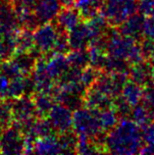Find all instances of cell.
Masks as SVG:
<instances>
[{"instance_id": "6da1fadb", "label": "cell", "mask_w": 154, "mask_h": 155, "mask_svg": "<svg viewBox=\"0 0 154 155\" xmlns=\"http://www.w3.org/2000/svg\"><path fill=\"white\" fill-rule=\"evenodd\" d=\"M143 132L140 127L129 118H123L103 141L104 152L112 154L133 155L139 153L143 147Z\"/></svg>"}, {"instance_id": "7a4b0ae2", "label": "cell", "mask_w": 154, "mask_h": 155, "mask_svg": "<svg viewBox=\"0 0 154 155\" xmlns=\"http://www.w3.org/2000/svg\"><path fill=\"white\" fill-rule=\"evenodd\" d=\"M106 52L108 55L128 62L129 66L143 62L146 59L139 40L119 31L113 32L106 38Z\"/></svg>"}, {"instance_id": "3957f363", "label": "cell", "mask_w": 154, "mask_h": 155, "mask_svg": "<svg viewBox=\"0 0 154 155\" xmlns=\"http://www.w3.org/2000/svg\"><path fill=\"white\" fill-rule=\"evenodd\" d=\"M72 130L78 138L98 140L102 132L97 118V111L87 107H80L73 113Z\"/></svg>"}, {"instance_id": "277c9868", "label": "cell", "mask_w": 154, "mask_h": 155, "mask_svg": "<svg viewBox=\"0 0 154 155\" xmlns=\"http://www.w3.org/2000/svg\"><path fill=\"white\" fill-rule=\"evenodd\" d=\"M139 0H104L100 14L113 28H118L139 11Z\"/></svg>"}, {"instance_id": "5b68a950", "label": "cell", "mask_w": 154, "mask_h": 155, "mask_svg": "<svg viewBox=\"0 0 154 155\" xmlns=\"http://www.w3.org/2000/svg\"><path fill=\"white\" fill-rule=\"evenodd\" d=\"M60 32L61 31L57 25L51 24V22L39 25L34 32V50L43 55L52 53Z\"/></svg>"}, {"instance_id": "8992f818", "label": "cell", "mask_w": 154, "mask_h": 155, "mask_svg": "<svg viewBox=\"0 0 154 155\" xmlns=\"http://www.w3.org/2000/svg\"><path fill=\"white\" fill-rule=\"evenodd\" d=\"M0 153H24V134L16 124L10 125L0 132Z\"/></svg>"}, {"instance_id": "52a82bcc", "label": "cell", "mask_w": 154, "mask_h": 155, "mask_svg": "<svg viewBox=\"0 0 154 155\" xmlns=\"http://www.w3.org/2000/svg\"><path fill=\"white\" fill-rule=\"evenodd\" d=\"M51 127L58 134H66L73 128V113L71 108L62 103H54L47 115Z\"/></svg>"}, {"instance_id": "ba28073f", "label": "cell", "mask_w": 154, "mask_h": 155, "mask_svg": "<svg viewBox=\"0 0 154 155\" xmlns=\"http://www.w3.org/2000/svg\"><path fill=\"white\" fill-rule=\"evenodd\" d=\"M11 108L13 114V121L21 125L34 119L36 111L34 100L29 95H23L16 99L11 100Z\"/></svg>"}, {"instance_id": "9c48e42d", "label": "cell", "mask_w": 154, "mask_h": 155, "mask_svg": "<svg viewBox=\"0 0 154 155\" xmlns=\"http://www.w3.org/2000/svg\"><path fill=\"white\" fill-rule=\"evenodd\" d=\"M62 8L60 0H36L32 10L38 24L41 25L56 20Z\"/></svg>"}, {"instance_id": "30bf717a", "label": "cell", "mask_w": 154, "mask_h": 155, "mask_svg": "<svg viewBox=\"0 0 154 155\" xmlns=\"http://www.w3.org/2000/svg\"><path fill=\"white\" fill-rule=\"evenodd\" d=\"M114 100L115 99H113L112 97L96 88L94 85L88 87L84 94V107L91 110H101L112 107L114 104Z\"/></svg>"}, {"instance_id": "8fae6325", "label": "cell", "mask_w": 154, "mask_h": 155, "mask_svg": "<svg viewBox=\"0 0 154 155\" xmlns=\"http://www.w3.org/2000/svg\"><path fill=\"white\" fill-rule=\"evenodd\" d=\"M34 153L38 154H61L66 153L61 136H49L39 137L36 140L34 147Z\"/></svg>"}, {"instance_id": "7c38bea8", "label": "cell", "mask_w": 154, "mask_h": 155, "mask_svg": "<svg viewBox=\"0 0 154 155\" xmlns=\"http://www.w3.org/2000/svg\"><path fill=\"white\" fill-rule=\"evenodd\" d=\"M70 68L66 54L53 52L50 57L46 58V73L54 81L61 80Z\"/></svg>"}, {"instance_id": "4fadbf2b", "label": "cell", "mask_w": 154, "mask_h": 155, "mask_svg": "<svg viewBox=\"0 0 154 155\" xmlns=\"http://www.w3.org/2000/svg\"><path fill=\"white\" fill-rule=\"evenodd\" d=\"M56 25L59 28L60 31L65 32H70L72 30L84 21L80 12L74 6L63 7L60 11L57 18H56Z\"/></svg>"}, {"instance_id": "5bb4252c", "label": "cell", "mask_w": 154, "mask_h": 155, "mask_svg": "<svg viewBox=\"0 0 154 155\" xmlns=\"http://www.w3.org/2000/svg\"><path fill=\"white\" fill-rule=\"evenodd\" d=\"M68 39L71 49H86L92 40L87 22H82L68 32Z\"/></svg>"}, {"instance_id": "9a60e30c", "label": "cell", "mask_w": 154, "mask_h": 155, "mask_svg": "<svg viewBox=\"0 0 154 155\" xmlns=\"http://www.w3.org/2000/svg\"><path fill=\"white\" fill-rule=\"evenodd\" d=\"M143 22L144 15L141 13H136L132 15L129 19L118 27V31L120 34L131 36L136 39H139L143 36Z\"/></svg>"}, {"instance_id": "2e32d148", "label": "cell", "mask_w": 154, "mask_h": 155, "mask_svg": "<svg viewBox=\"0 0 154 155\" xmlns=\"http://www.w3.org/2000/svg\"><path fill=\"white\" fill-rule=\"evenodd\" d=\"M143 91L144 88L143 85L129 80L124 84L120 96L133 108L136 105L139 104L140 101L143 100Z\"/></svg>"}, {"instance_id": "e0dca14e", "label": "cell", "mask_w": 154, "mask_h": 155, "mask_svg": "<svg viewBox=\"0 0 154 155\" xmlns=\"http://www.w3.org/2000/svg\"><path fill=\"white\" fill-rule=\"evenodd\" d=\"M15 10L18 23L21 28L32 31L39 26L31 7L23 5V4H15Z\"/></svg>"}, {"instance_id": "ac0fdd59", "label": "cell", "mask_w": 154, "mask_h": 155, "mask_svg": "<svg viewBox=\"0 0 154 155\" xmlns=\"http://www.w3.org/2000/svg\"><path fill=\"white\" fill-rule=\"evenodd\" d=\"M103 2L104 0H75L74 7L78 9L84 21H87L100 13Z\"/></svg>"}, {"instance_id": "d6986e66", "label": "cell", "mask_w": 154, "mask_h": 155, "mask_svg": "<svg viewBox=\"0 0 154 155\" xmlns=\"http://www.w3.org/2000/svg\"><path fill=\"white\" fill-rule=\"evenodd\" d=\"M34 100L36 116L38 117H47L52 106L54 105L55 100L51 93L45 92H34L31 96Z\"/></svg>"}, {"instance_id": "ffe728a7", "label": "cell", "mask_w": 154, "mask_h": 155, "mask_svg": "<svg viewBox=\"0 0 154 155\" xmlns=\"http://www.w3.org/2000/svg\"><path fill=\"white\" fill-rule=\"evenodd\" d=\"M129 71L131 80L143 87L147 85L148 81H151V68L145 61L133 65Z\"/></svg>"}, {"instance_id": "44dd1931", "label": "cell", "mask_w": 154, "mask_h": 155, "mask_svg": "<svg viewBox=\"0 0 154 155\" xmlns=\"http://www.w3.org/2000/svg\"><path fill=\"white\" fill-rule=\"evenodd\" d=\"M97 111V118H98L101 130L103 133H108L115 127L118 120V112L113 107H108L101 110H96Z\"/></svg>"}, {"instance_id": "7402d4cb", "label": "cell", "mask_w": 154, "mask_h": 155, "mask_svg": "<svg viewBox=\"0 0 154 155\" xmlns=\"http://www.w3.org/2000/svg\"><path fill=\"white\" fill-rule=\"evenodd\" d=\"M131 116V119L140 128H144L154 120V113L145 104L140 103L133 107Z\"/></svg>"}, {"instance_id": "603a6c76", "label": "cell", "mask_w": 154, "mask_h": 155, "mask_svg": "<svg viewBox=\"0 0 154 155\" xmlns=\"http://www.w3.org/2000/svg\"><path fill=\"white\" fill-rule=\"evenodd\" d=\"M34 50V32L29 28H22L17 35V45H16V53L32 52Z\"/></svg>"}, {"instance_id": "cb8c5ba5", "label": "cell", "mask_w": 154, "mask_h": 155, "mask_svg": "<svg viewBox=\"0 0 154 155\" xmlns=\"http://www.w3.org/2000/svg\"><path fill=\"white\" fill-rule=\"evenodd\" d=\"M66 56L71 68L84 69L90 65L88 52L86 49H72V51L67 53Z\"/></svg>"}, {"instance_id": "d4e9b609", "label": "cell", "mask_w": 154, "mask_h": 155, "mask_svg": "<svg viewBox=\"0 0 154 155\" xmlns=\"http://www.w3.org/2000/svg\"><path fill=\"white\" fill-rule=\"evenodd\" d=\"M100 152H104V150L95 140H90V138H78L76 144V153L95 154Z\"/></svg>"}, {"instance_id": "484cf974", "label": "cell", "mask_w": 154, "mask_h": 155, "mask_svg": "<svg viewBox=\"0 0 154 155\" xmlns=\"http://www.w3.org/2000/svg\"><path fill=\"white\" fill-rule=\"evenodd\" d=\"M13 122L11 101L0 99V132L9 127Z\"/></svg>"}, {"instance_id": "4316f807", "label": "cell", "mask_w": 154, "mask_h": 155, "mask_svg": "<svg viewBox=\"0 0 154 155\" xmlns=\"http://www.w3.org/2000/svg\"><path fill=\"white\" fill-rule=\"evenodd\" d=\"M143 38L154 41V10L150 14L144 16Z\"/></svg>"}, {"instance_id": "83f0119b", "label": "cell", "mask_w": 154, "mask_h": 155, "mask_svg": "<svg viewBox=\"0 0 154 155\" xmlns=\"http://www.w3.org/2000/svg\"><path fill=\"white\" fill-rule=\"evenodd\" d=\"M143 100V104L146 105L154 113V84L145 85Z\"/></svg>"}, {"instance_id": "f1b7e54d", "label": "cell", "mask_w": 154, "mask_h": 155, "mask_svg": "<svg viewBox=\"0 0 154 155\" xmlns=\"http://www.w3.org/2000/svg\"><path fill=\"white\" fill-rule=\"evenodd\" d=\"M143 129V142L148 145H154V120Z\"/></svg>"}, {"instance_id": "f546056e", "label": "cell", "mask_w": 154, "mask_h": 155, "mask_svg": "<svg viewBox=\"0 0 154 155\" xmlns=\"http://www.w3.org/2000/svg\"><path fill=\"white\" fill-rule=\"evenodd\" d=\"M141 44H143V49L145 58L148 59L154 65V41L144 39V41Z\"/></svg>"}, {"instance_id": "4dcf8cb0", "label": "cell", "mask_w": 154, "mask_h": 155, "mask_svg": "<svg viewBox=\"0 0 154 155\" xmlns=\"http://www.w3.org/2000/svg\"><path fill=\"white\" fill-rule=\"evenodd\" d=\"M10 79L3 73L0 74V99H5L7 95L8 87H9Z\"/></svg>"}, {"instance_id": "1f68e13d", "label": "cell", "mask_w": 154, "mask_h": 155, "mask_svg": "<svg viewBox=\"0 0 154 155\" xmlns=\"http://www.w3.org/2000/svg\"><path fill=\"white\" fill-rule=\"evenodd\" d=\"M9 58H11V56L7 50L5 44H4L3 39L1 38V36H0V62H2V61L7 60Z\"/></svg>"}, {"instance_id": "d6a6232c", "label": "cell", "mask_w": 154, "mask_h": 155, "mask_svg": "<svg viewBox=\"0 0 154 155\" xmlns=\"http://www.w3.org/2000/svg\"><path fill=\"white\" fill-rule=\"evenodd\" d=\"M36 2V0H19L17 4H23V5L29 6V7H34V3Z\"/></svg>"}, {"instance_id": "836d02e7", "label": "cell", "mask_w": 154, "mask_h": 155, "mask_svg": "<svg viewBox=\"0 0 154 155\" xmlns=\"http://www.w3.org/2000/svg\"><path fill=\"white\" fill-rule=\"evenodd\" d=\"M62 3L63 7H67V6H73L75 3V0H60Z\"/></svg>"}, {"instance_id": "e575fe53", "label": "cell", "mask_w": 154, "mask_h": 155, "mask_svg": "<svg viewBox=\"0 0 154 155\" xmlns=\"http://www.w3.org/2000/svg\"><path fill=\"white\" fill-rule=\"evenodd\" d=\"M151 81H152V84H154V65L151 68Z\"/></svg>"}, {"instance_id": "d590c367", "label": "cell", "mask_w": 154, "mask_h": 155, "mask_svg": "<svg viewBox=\"0 0 154 155\" xmlns=\"http://www.w3.org/2000/svg\"><path fill=\"white\" fill-rule=\"evenodd\" d=\"M2 35V26H1V24H0V36H1Z\"/></svg>"}]
</instances>
